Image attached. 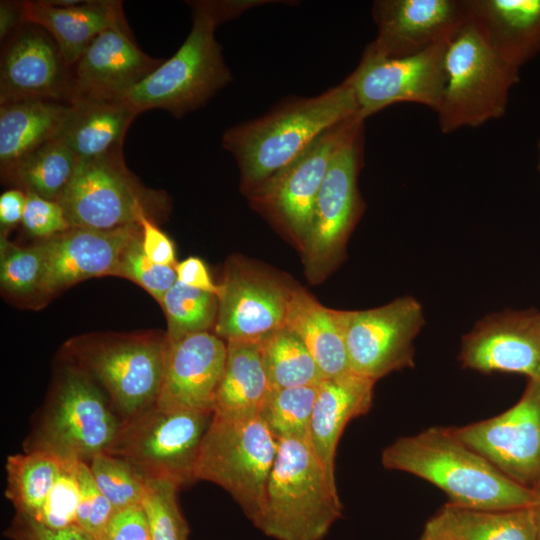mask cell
Instances as JSON below:
<instances>
[{
  "label": "cell",
  "mask_w": 540,
  "mask_h": 540,
  "mask_svg": "<svg viewBox=\"0 0 540 540\" xmlns=\"http://www.w3.org/2000/svg\"><path fill=\"white\" fill-rule=\"evenodd\" d=\"M141 234L140 224L115 230L70 228L43 242L45 258L36 301L82 280L116 276L122 254Z\"/></svg>",
  "instance_id": "d6986e66"
},
{
  "label": "cell",
  "mask_w": 540,
  "mask_h": 540,
  "mask_svg": "<svg viewBox=\"0 0 540 540\" xmlns=\"http://www.w3.org/2000/svg\"><path fill=\"white\" fill-rule=\"evenodd\" d=\"M162 62L137 46L121 20L100 33L73 66L75 99L122 101Z\"/></svg>",
  "instance_id": "44dd1931"
},
{
  "label": "cell",
  "mask_w": 540,
  "mask_h": 540,
  "mask_svg": "<svg viewBox=\"0 0 540 540\" xmlns=\"http://www.w3.org/2000/svg\"><path fill=\"white\" fill-rule=\"evenodd\" d=\"M116 276L129 279L145 289L157 302L177 281L174 266L160 265L151 261L143 252L141 234L125 248Z\"/></svg>",
  "instance_id": "f35d334b"
},
{
  "label": "cell",
  "mask_w": 540,
  "mask_h": 540,
  "mask_svg": "<svg viewBox=\"0 0 540 540\" xmlns=\"http://www.w3.org/2000/svg\"><path fill=\"white\" fill-rule=\"evenodd\" d=\"M372 17L377 35L364 51L386 58L448 42L468 20L464 0H376Z\"/></svg>",
  "instance_id": "ac0fdd59"
},
{
  "label": "cell",
  "mask_w": 540,
  "mask_h": 540,
  "mask_svg": "<svg viewBox=\"0 0 540 540\" xmlns=\"http://www.w3.org/2000/svg\"><path fill=\"white\" fill-rule=\"evenodd\" d=\"M279 440L263 420L215 416L202 440L194 481L227 491L254 524L263 508Z\"/></svg>",
  "instance_id": "ba28073f"
},
{
  "label": "cell",
  "mask_w": 540,
  "mask_h": 540,
  "mask_svg": "<svg viewBox=\"0 0 540 540\" xmlns=\"http://www.w3.org/2000/svg\"><path fill=\"white\" fill-rule=\"evenodd\" d=\"M4 534L12 540H90L78 526L54 530L21 513H16Z\"/></svg>",
  "instance_id": "ee69618b"
},
{
  "label": "cell",
  "mask_w": 540,
  "mask_h": 540,
  "mask_svg": "<svg viewBox=\"0 0 540 540\" xmlns=\"http://www.w3.org/2000/svg\"><path fill=\"white\" fill-rule=\"evenodd\" d=\"M451 430L515 482L531 489L540 482V380L528 379L503 413Z\"/></svg>",
  "instance_id": "9a60e30c"
},
{
  "label": "cell",
  "mask_w": 540,
  "mask_h": 540,
  "mask_svg": "<svg viewBox=\"0 0 540 540\" xmlns=\"http://www.w3.org/2000/svg\"><path fill=\"white\" fill-rule=\"evenodd\" d=\"M537 169L540 172V138L537 142Z\"/></svg>",
  "instance_id": "f907efd6"
},
{
  "label": "cell",
  "mask_w": 540,
  "mask_h": 540,
  "mask_svg": "<svg viewBox=\"0 0 540 540\" xmlns=\"http://www.w3.org/2000/svg\"><path fill=\"white\" fill-rule=\"evenodd\" d=\"M212 411L162 410L155 405L121 422L107 450L132 465L146 480L179 487L194 481V468Z\"/></svg>",
  "instance_id": "30bf717a"
},
{
  "label": "cell",
  "mask_w": 540,
  "mask_h": 540,
  "mask_svg": "<svg viewBox=\"0 0 540 540\" xmlns=\"http://www.w3.org/2000/svg\"><path fill=\"white\" fill-rule=\"evenodd\" d=\"M140 226L144 254L157 264L175 266L177 262L172 240L147 216L141 218Z\"/></svg>",
  "instance_id": "f6af8a7d"
},
{
  "label": "cell",
  "mask_w": 540,
  "mask_h": 540,
  "mask_svg": "<svg viewBox=\"0 0 540 540\" xmlns=\"http://www.w3.org/2000/svg\"><path fill=\"white\" fill-rule=\"evenodd\" d=\"M285 327L303 341L324 379L351 372L340 310L326 308L304 289L292 287Z\"/></svg>",
  "instance_id": "f1b7e54d"
},
{
  "label": "cell",
  "mask_w": 540,
  "mask_h": 540,
  "mask_svg": "<svg viewBox=\"0 0 540 540\" xmlns=\"http://www.w3.org/2000/svg\"><path fill=\"white\" fill-rule=\"evenodd\" d=\"M78 463L64 461L61 472L35 519L50 529L61 530L78 526L77 511L80 495Z\"/></svg>",
  "instance_id": "ab89813d"
},
{
  "label": "cell",
  "mask_w": 540,
  "mask_h": 540,
  "mask_svg": "<svg viewBox=\"0 0 540 540\" xmlns=\"http://www.w3.org/2000/svg\"><path fill=\"white\" fill-rule=\"evenodd\" d=\"M70 103L31 99L0 105V169L5 175L39 147L56 139Z\"/></svg>",
  "instance_id": "83f0119b"
},
{
  "label": "cell",
  "mask_w": 540,
  "mask_h": 540,
  "mask_svg": "<svg viewBox=\"0 0 540 540\" xmlns=\"http://www.w3.org/2000/svg\"><path fill=\"white\" fill-rule=\"evenodd\" d=\"M138 114L123 101L77 98L58 135L78 162L123 151L126 133Z\"/></svg>",
  "instance_id": "484cf974"
},
{
  "label": "cell",
  "mask_w": 540,
  "mask_h": 540,
  "mask_svg": "<svg viewBox=\"0 0 540 540\" xmlns=\"http://www.w3.org/2000/svg\"><path fill=\"white\" fill-rule=\"evenodd\" d=\"M64 461L45 452H24L6 458V498L16 513L37 518Z\"/></svg>",
  "instance_id": "1f68e13d"
},
{
  "label": "cell",
  "mask_w": 540,
  "mask_h": 540,
  "mask_svg": "<svg viewBox=\"0 0 540 540\" xmlns=\"http://www.w3.org/2000/svg\"><path fill=\"white\" fill-rule=\"evenodd\" d=\"M381 462L386 469L428 481L459 506L508 510L531 507L535 500L533 489L506 476L459 440L451 427L400 437L383 450Z\"/></svg>",
  "instance_id": "7a4b0ae2"
},
{
  "label": "cell",
  "mask_w": 540,
  "mask_h": 540,
  "mask_svg": "<svg viewBox=\"0 0 540 540\" xmlns=\"http://www.w3.org/2000/svg\"><path fill=\"white\" fill-rule=\"evenodd\" d=\"M340 314L351 372L376 382L414 365L413 340L424 324L416 299L406 296L381 307Z\"/></svg>",
  "instance_id": "4fadbf2b"
},
{
  "label": "cell",
  "mask_w": 540,
  "mask_h": 540,
  "mask_svg": "<svg viewBox=\"0 0 540 540\" xmlns=\"http://www.w3.org/2000/svg\"><path fill=\"white\" fill-rule=\"evenodd\" d=\"M215 334L226 341L261 339L285 327L292 287L240 261L227 263L219 284Z\"/></svg>",
  "instance_id": "2e32d148"
},
{
  "label": "cell",
  "mask_w": 540,
  "mask_h": 540,
  "mask_svg": "<svg viewBox=\"0 0 540 540\" xmlns=\"http://www.w3.org/2000/svg\"><path fill=\"white\" fill-rule=\"evenodd\" d=\"M492 51L519 69L540 53V0H464Z\"/></svg>",
  "instance_id": "603a6c76"
},
{
  "label": "cell",
  "mask_w": 540,
  "mask_h": 540,
  "mask_svg": "<svg viewBox=\"0 0 540 540\" xmlns=\"http://www.w3.org/2000/svg\"><path fill=\"white\" fill-rule=\"evenodd\" d=\"M226 345V362L213 414L231 419L258 417L270 391L260 339L231 340Z\"/></svg>",
  "instance_id": "f546056e"
},
{
  "label": "cell",
  "mask_w": 540,
  "mask_h": 540,
  "mask_svg": "<svg viewBox=\"0 0 540 540\" xmlns=\"http://www.w3.org/2000/svg\"><path fill=\"white\" fill-rule=\"evenodd\" d=\"M98 540H152L142 504L114 511Z\"/></svg>",
  "instance_id": "7bdbcfd3"
},
{
  "label": "cell",
  "mask_w": 540,
  "mask_h": 540,
  "mask_svg": "<svg viewBox=\"0 0 540 540\" xmlns=\"http://www.w3.org/2000/svg\"><path fill=\"white\" fill-rule=\"evenodd\" d=\"M26 205V192L20 188L5 191L0 196V227L1 235L22 222Z\"/></svg>",
  "instance_id": "7dc6e473"
},
{
  "label": "cell",
  "mask_w": 540,
  "mask_h": 540,
  "mask_svg": "<svg viewBox=\"0 0 540 540\" xmlns=\"http://www.w3.org/2000/svg\"><path fill=\"white\" fill-rule=\"evenodd\" d=\"M448 42L400 58L364 51L355 70L347 76L355 93L359 117L366 120L400 102L418 103L436 112L446 84Z\"/></svg>",
  "instance_id": "5bb4252c"
},
{
  "label": "cell",
  "mask_w": 540,
  "mask_h": 540,
  "mask_svg": "<svg viewBox=\"0 0 540 540\" xmlns=\"http://www.w3.org/2000/svg\"><path fill=\"white\" fill-rule=\"evenodd\" d=\"M71 228L115 230L154 222L169 212L165 192L144 186L125 164L123 151L78 162L72 180L58 201Z\"/></svg>",
  "instance_id": "9c48e42d"
},
{
  "label": "cell",
  "mask_w": 540,
  "mask_h": 540,
  "mask_svg": "<svg viewBox=\"0 0 540 540\" xmlns=\"http://www.w3.org/2000/svg\"><path fill=\"white\" fill-rule=\"evenodd\" d=\"M121 422L98 385L68 363L58 375L23 449L45 452L62 461L89 463L111 447Z\"/></svg>",
  "instance_id": "5b68a950"
},
{
  "label": "cell",
  "mask_w": 540,
  "mask_h": 540,
  "mask_svg": "<svg viewBox=\"0 0 540 540\" xmlns=\"http://www.w3.org/2000/svg\"><path fill=\"white\" fill-rule=\"evenodd\" d=\"M188 4L192 27L185 41L122 100L138 115L162 109L182 118L205 105L232 80L215 30L244 13L246 4L241 0H197Z\"/></svg>",
  "instance_id": "3957f363"
},
{
  "label": "cell",
  "mask_w": 540,
  "mask_h": 540,
  "mask_svg": "<svg viewBox=\"0 0 540 540\" xmlns=\"http://www.w3.org/2000/svg\"><path fill=\"white\" fill-rule=\"evenodd\" d=\"M23 1L0 2V40L5 43L23 25Z\"/></svg>",
  "instance_id": "c3c4849f"
},
{
  "label": "cell",
  "mask_w": 540,
  "mask_h": 540,
  "mask_svg": "<svg viewBox=\"0 0 540 540\" xmlns=\"http://www.w3.org/2000/svg\"><path fill=\"white\" fill-rule=\"evenodd\" d=\"M375 383L349 372L318 385L307 440L333 481L339 439L352 419L370 410Z\"/></svg>",
  "instance_id": "cb8c5ba5"
},
{
  "label": "cell",
  "mask_w": 540,
  "mask_h": 540,
  "mask_svg": "<svg viewBox=\"0 0 540 540\" xmlns=\"http://www.w3.org/2000/svg\"><path fill=\"white\" fill-rule=\"evenodd\" d=\"M167 334H93L70 340L63 354L107 393L121 418L131 419L158 399Z\"/></svg>",
  "instance_id": "8992f818"
},
{
  "label": "cell",
  "mask_w": 540,
  "mask_h": 540,
  "mask_svg": "<svg viewBox=\"0 0 540 540\" xmlns=\"http://www.w3.org/2000/svg\"><path fill=\"white\" fill-rule=\"evenodd\" d=\"M418 540H536L533 509L489 510L447 502L427 520Z\"/></svg>",
  "instance_id": "4316f807"
},
{
  "label": "cell",
  "mask_w": 540,
  "mask_h": 540,
  "mask_svg": "<svg viewBox=\"0 0 540 540\" xmlns=\"http://www.w3.org/2000/svg\"><path fill=\"white\" fill-rule=\"evenodd\" d=\"M87 464L96 485L115 511L142 504L147 480L128 462L104 452Z\"/></svg>",
  "instance_id": "8d00e7d4"
},
{
  "label": "cell",
  "mask_w": 540,
  "mask_h": 540,
  "mask_svg": "<svg viewBox=\"0 0 540 540\" xmlns=\"http://www.w3.org/2000/svg\"><path fill=\"white\" fill-rule=\"evenodd\" d=\"M342 513L336 481L309 441L279 440L263 508L253 525L275 540H322Z\"/></svg>",
  "instance_id": "277c9868"
},
{
  "label": "cell",
  "mask_w": 540,
  "mask_h": 540,
  "mask_svg": "<svg viewBox=\"0 0 540 540\" xmlns=\"http://www.w3.org/2000/svg\"><path fill=\"white\" fill-rule=\"evenodd\" d=\"M446 84L436 110L442 133L479 127L505 115L520 70L500 59L468 19L449 40Z\"/></svg>",
  "instance_id": "52a82bcc"
},
{
  "label": "cell",
  "mask_w": 540,
  "mask_h": 540,
  "mask_svg": "<svg viewBox=\"0 0 540 540\" xmlns=\"http://www.w3.org/2000/svg\"><path fill=\"white\" fill-rule=\"evenodd\" d=\"M124 19L121 1L90 0L71 6L23 1V23L45 30L72 68L100 33Z\"/></svg>",
  "instance_id": "d4e9b609"
},
{
  "label": "cell",
  "mask_w": 540,
  "mask_h": 540,
  "mask_svg": "<svg viewBox=\"0 0 540 540\" xmlns=\"http://www.w3.org/2000/svg\"><path fill=\"white\" fill-rule=\"evenodd\" d=\"M77 476L80 490L77 525L90 540H98L115 510L96 485L86 462L78 463Z\"/></svg>",
  "instance_id": "60d3db41"
},
{
  "label": "cell",
  "mask_w": 540,
  "mask_h": 540,
  "mask_svg": "<svg viewBox=\"0 0 540 540\" xmlns=\"http://www.w3.org/2000/svg\"><path fill=\"white\" fill-rule=\"evenodd\" d=\"M260 348L270 389L317 386L324 380L311 353L290 329L267 334Z\"/></svg>",
  "instance_id": "d6a6232c"
},
{
  "label": "cell",
  "mask_w": 540,
  "mask_h": 540,
  "mask_svg": "<svg viewBox=\"0 0 540 540\" xmlns=\"http://www.w3.org/2000/svg\"><path fill=\"white\" fill-rule=\"evenodd\" d=\"M167 319V338L170 341L209 331L215 326L218 297L187 286L178 280L160 302Z\"/></svg>",
  "instance_id": "836d02e7"
},
{
  "label": "cell",
  "mask_w": 540,
  "mask_h": 540,
  "mask_svg": "<svg viewBox=\"0 0 540 540\" xmlns=\"http://www.w3.org/2000/svg\"><path fill=\"white\" fill-rule=\"evenodd\" d=\"M317 386L270 389L259 417L278 439L308 438Z\"/></svg>",
  "instance_id": "e575fe53"
},
{
  "label": "cell",
  "mask_w": 540,
  "mask_h": 540,
  "mask_svg": "<svg viewBox=\"0 0 540 540\" xmlns=\"http://www.w3.org/2000/svg\"><path fill=\"white\" fill-rule=\"evenodd\" d=\"M177 280L187 286L218 296L220 287L215 284L205 263L198 257H188L174 266Z\"/></svg>",
  "instance_id": "bcb514c9"
},
{
  "label": "cell",
  "mask_w": 540,
  "mask_h": 540,
  "mask_svg": "<svg viewBox=\"0 0 540 540\" xmlns=\"http://www.w3.org/2000/svg\"><path fill=\"white\" fill-rule=\"evenodd\" d=\"M464 368L482 373L508 372L540 380V313H496L481 320L461 343Z\"/></svg>",
  "instance_id": "ffe728a7"
},
{
  "label": "cell",
  "mask_w": 540,
  "mask_h": 540,
  "mask_svg": "<svg viewBox=\"0 0 540 540\" xmlns=\"http://www.w3.org/2000/svg\"><path fill=\"white\" fill-rule=\"evenodd\" d=\"M227 355V345L209 331L168 340L160 393L162 410L212 411Z\"/></svg>",
  "instance_id": "7402d4cb"
},
{
  "label": "cell",
  "mask_w": 540,
  "mask_h": 540,
  "mask_svg": "<svg viewBox=\"0 0 540 540\" xmlns=\"http://www.w3.org/2000/svg\"><path fill=\"white\" fill-rule=\"evenodd\" d=\"M358 114L351 82L313 97H292L266 114L230 127L222 147L235 159L247 195L287 166L324 131Z\"/></svg>",
  "instance_id": "6da1fadb"
},
{
  "label": "cell",
  "mask_w": 540,
  "mask_h": 540,
  "mask_svg": "<svg viewBox=\"0 0 540 540\" xmlns=\"http://www.w3.org/2000/svg\"><path fill=\"white\" fill-rule=\"evenodd\" d=\"M0 282L3 291L15 297L34 298L42 276L45 251L43 242L20 247L1 235Z\"/></svg>",
  "instance_id": "d590c367"
},
{
  "label": "cell",
  "mask_w": 540,
  "mask_h": 540,
  "mask_svg": "<svg viewBox=\"0 0 540 540\" xmlns=\"http://www.w3.org/2000/svg\"><path fill=\"white\" fill-rule=\"evenodd\" d=\"M364 123L333 157L317 195L310 229L302 246L305 273L312 283L327 277L341 260L363 203L358 176L363 165Z\"/></svg>",
  "instance_id": "8fae6325"
},
{
  "label": "cell",
  "mask_w": 540,
  "mask_h": 540,
  "mask_svg": "<svg viewBox=\"0 0 540 540\" xmlns=\"http://www.w3.org/2000/svg\"><path fill=\"white\" fill-rule=\"evenodd\" d=\"M21 223L29 235L41 240L50 239L71 228L60 202L45 199L31 192H26V205Z\"/></svg>",
  "instance_id": "b9f144b4"
},
{
  "label": "cell",
  "mask_w": 540,
  "mask_h": 540,
  "mask_svg": "<svg viewBox=\"0 0 540 540\" xmlns=\"http://www.w3.org/2000/svg\"><path fill=\"white\" fill-rule=\"evenodd\" d=\"M31 99L71 103L75 99L73 68L45 30L23 24L2 49L0 105Z\"/></svg>",
  "instance_id": "e0dca14e"
},
{
  "label": "cell",
  "mask_w": 540,
  "mask_h": 540,
  "mask_svg": "<svg viewBox=\"0 0 540 540\" xmlns=\"http://www.w3.org/2000/svg\"><path fill=\"white\" fill-rule=\"evenodd\" d=\"M77 166L75 154L56 138L29 154L2 178L25 192L59 201Z\"/></svg>",
  "instance_id": "4dcf8cb0"
},
{
  "label": "cell",
  "mask_w": 540,
  "mask_h": 540,
  "mask_svg": "<svg viewBox=\"0 0 540 540\" xmlns=\"http://www.w3.org/2000/svg\"><path fill=\"white\" fill-rule=\"evenodd\" d=\"M365 120L356 115L324 131L296 159L248 194L251 203L303 246L314 204L336 152Z\"/></svg>",
  "instance_id": "7c38bea8"
},
{
  "label": "cell",
  "mask_w": 540,
  "mask_h": 540,
  "mask_svg": "<svg viewBox=\"0 0 540 540\" xmlns=\"http://www.w3.org/2000/svg\"><path fill=\"white\" fill-rule=\"evenodd\" d=\"M179 488L172 482L147 480L142 505L152 540H188L189 527L177 501Z\"/></svg>",
  "instance_id": "74e56055"
},
{
  "label": "cell",
  "mask_w": 540,
  "mask_h": 540,
  "mask_svg": "<svg viewBox=\"0 0 540 540\" xmlns=\"http://www.w3.org/2000/svg\"><path fill=\"white\" fill-rule=\"evenodd\" d=\"M535 494V500L532 505L534 519H535V530H536V540H540V482L532 488Z\"/></svg>",
  "instance_id": "681fc988"
}]
</instances>
